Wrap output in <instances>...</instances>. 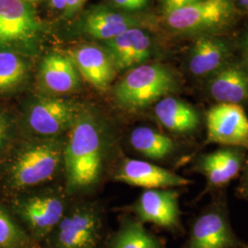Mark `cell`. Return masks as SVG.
I'll return each mask as SVG.
<instances>
[{
  "label": "cell",
  "instance_id": "obj_31",
  "mask_svg": "<svg viewBox=\"0 0 248 248\" xmlns=\"http://www.w3.org/2000/svg\"><path fill=\"white\" fill-rule=\"evenodd\" d=\"M234 2L240 12L248 15V0H234Z\"/></svg>",
  "mask_w": 248,
  "mask_h": 248
},
{
  "label": "cell",
  "instance_id": "obj_28",
  "mask_svg": "<svg viewBox=\"0 0 248 248\" xmlns=\"http://www.w3.org/2000/svg\"><path fill=\"white\" fill-rule=\"evenodd\" d=\"M202 0H161L162 4V11L163 13H166L172 9L181 8L184 6H187L190 4H194L197 2H200Z\"/></svg>",
  "mask_w": 248,
  "mask_h": 248
},
{
  "label": "cell",
  "instance_id": "obj_30",
  "mask_svg": "<svg viewBox=\"0 0 248 248\" xmlns=\"http://www.w3.org/2000/svg\"><path fill=\"white\" fill-rule=\"evenodd\" d=\"M8 128H9V124H8L6 118L3 114L0 113V147L7 136Z\"/></svg>",
  "mask_w": 248,
  "mask_h": 248
},
{
  "label": "cell",
  "instance_id": "obj_8",
  "mask_svg": "<svg viewBox=\"0 0 248 248\" xmlns=\"http://www.w3.org/2000/svg\"><path fill=\"white\" fill-rule=\"evenodd\" d=\"M168 133L160 132L149 126L134 128L130 134V145L144 159L165 162L175 159L177 167L189 164L201 152V143L187 141Z\"/></svg>",
  "mask_w": 248,
  "mask_h": 248
},
{
  "label": "cell",
  "instance_id": "obj_21",
  "mask_svg": "<svg viewBox=\"0 0 248 248\" xmlns=\"http://www.w3.org/2000/svg\"><path fill=\"white\" fill-rule=\"evenodd\" d=\"M85 79L98 90L108 88L115 77V65L106 51L95 45L77 48L71 56Z\"/></svg>",
  "mask_w": 248,
  "mask_h": 248
},
{
  "label": "cell",
  "instance_id": "obj_32",
  "mask_svg": "<svg viewBox=\"0 0 248 248\" xmlns=\"http://www.w3.org/2000/svg\"><path fill=\"white\" fill-rule=\"evenodd\" d=\"M52 6L55 9L60 10V11H64L65 7H66V1L65 0H51Z\"/></svg>",
  "mask_w": 248,
  "mask_h": 248
},
{
  "label": "cell",
  "instance_id": "obj_29",
  "mask_svg": "<svg viewBox=\"0 0 248 248\" xmlns=\"http://www.w3.org/2000/svg\"><path fill=\"white\" fill-rule=\"evenodd\" d=\"M65 1H66V7H65L64 13L67 16H72L82 7L85 0H65Z\"/></svg>",
  "mask_w": 248,
  "mask_h": 248
},
{
  "label": "cell",
  "instance_id": "obj_9",
  "mask_svg": "<svg viewBox=\"0 0 248 248\" xmlns=\"http://www.w3.org/2000/svg\"><path fill=\"white\" fill-rule=\"evenodd\" d=\"M204 129L202 150L210 144L248 150V117L243 106L214 104L204 113Z\"/></svg>",
  "mask_w": 248,
  "mask_h": 248
},
{
  "label": "cell",
  "instance_id": "obj_6",
  "mask_svg": "<svg viewBox=\"0 0 248 248\" xmlns=\"http://www.w3.org/2000/svg\"><path fill=\"white\" fill-rule=\"evenodd\" d=\"M248 150L242 147L220 146L212 152H199L190 161L188 172L202 175L206 180L203 190L195 199L199 202L207 194L226 189L239 177Z\"/></svg>",
  "mask_w": 248,
  "mask_h": 248
},
{
  "label": "cell",
  "instance_id": "obj_33",
  "mask_svg": "<svg viewBox=\"0 0 248 248\" xmlns=\"http://www.w3.org/2000/svg\"><path fill=\"white\" fill-rule=\"evenodd\" d=\"M147 1H148V0H147Z\"/></svg>",
  "mask_w": 248,
  "mask_h": 248
},
{
  "label": "cell",
  "instance_id": "obj_26",
  "mask_svg": "<svg viewBox=\"0 0 248 248\" xmlns=\"http://www.w3.org/2000/svg\"><path fill=\"white\" fill-rule=\"evenodd\" d=\"M116 7L124 9L127 12L138 11L145 8L148 1L147 0H111Z\"/></svg>",
  "mask_w": 248,
  "mask_h": 248
},
{
  "label": "cell",
  "instance_id": "obj_14",
  "mask_svg": "<svg viewBox=\"0 0 248 248\" xmlns=\"http://www.w3.org/2000/svg\"><path fill=\"white\" fill-rule=\"evenodd\" d=\"M40 32L35 12L24 0H0V47L31 45Z\"/></svg>",
  "mask_w": 248,
  "mask_h": 248
},
{
  "label": "cell",
  "instance_id": "obj_17",
  "mask_svg": "<svg viewBox=\"0 0 248 248\" xmlns=\"http://www.w3.org/2000/svg\"><path fill=\"white\" fill-rule=\"evenodd\" d=\"M201 85L215 104H248V70L239 60L228 62Z\"/></svg>",
  "mask_w": 248,
  "mask_h": 248
},
{
  "label": "cell",
  "instance_id": "obj_25",
  "mask_svg": "<svg viewBox=\"0 0 248 248\" xmlns=\"http://www.w3.org/2000/svg\"><path fill=\"white\" fill-rule=\"evenodd\" d=\"M235 193L239 199L248 202V154L244 168L240 174L239 181L235 189Z\"/></svg>",
  "mask_w": 248,
  "mask_h": 248
},
{
  "label": "cell",
  "instance_id": "obj_19",
  "mask_svg": "<svg viewBox=\"0 0 248 248\" xmlns=\"http://www.w3.org/2000/svg\"><path fill=\"white\" fill-rule=\"evenodd\" d=\"M117 70L132 69L146 63L154 53V40L147 30L133 28L104 42Z\"/></svg>",
  "mask_w": 248,
  "mask_h": 248
},
{
  "label": "cell",
  "instance_id": "obj_24",
  "mask_svg": "<svg viewBox=\"0 0 248 248\" xmlns=\"http://www.w3.org/2000/svg\"><path fill=\"white\" fill-rule=\"evenodd\" d=\"M26 244V235L7 213L0 210V248H17Z\"/></svg>",
  "mask_w": 248,
  "mask_h": 248
},
{
  "label": "cell",
  "instance_id": "obj_3",
  "mask_svg": "<svg viewBox=\"0 0 248 248\" xmlns=\"http://www.w3.org/2000/svg\"><path fill=\"white\" fill-rule=\"evenodd\" d=\"M241 12L234 0H202L163 13L170 31L191 37L222 34L237 21Z\"/></svg>",
  "mask_w": 248,
  "mask_h": 248
},
{
  "label": "cell",
  "instance_id": "obj_16",
  "mask_svg": "<svg viewBox=\"0 0 248 248\" xmlns=\"http://www.w3.org/2000/svg\"><path fill=\"white\" fill-rule=\"evenodd\" d=\"M114 177L120 182L144 189L177 188L194 183L193 180L155 163L132 158H125L122 162Z\"/></svg>",
  "mask_w": 248,
  "mask_h": 248
},
{
  "label": "cell",
  "instance_id": "obj_4",
  "mask_svg": "<svg viewBox=\"0 0 248 248\" xmlns=\"http://www.w3.org/2000/svg\"><path fill=\"white\" fill-rule=\"evenodd\" d=\"M212 197L190 222L182 248H248V242L240 238L232 226L226 189Z\"/></svg>",
  "mask_w": 248,
  "mask_h": 248
},
{
  "label": "cell",
  "instance_id": "obj_15",
  "mask_svg": "<svg viewBox=\"0 0 248 248\" xmlns=\"http://www.w3.org/2000/svg\"><path fill=\"white\" fill-rule=\"evenodd\" d=\"M82 24L86 33L105 42L133 28L152 29L156 25V20L153 16L145 14L98 7L89 10L83 18Z\"/></svg>",
  "mask_w": 248,
  "mask_h": 248
},
{
  "label": "cell",
  "instance_id": "obj_27",
  "mask_svg": "<svg viewBox=\"0 0 248 248\" xmlns=\"http://www.w3.org/2000/svg\"><path fill=\"white\" fill-rule=\"evenodd\" d=\"M236 49L239 50L241 55L240 62H242L248 70V28L245 30V31L240 37L239 41L236 44Z\"/></svg>",
  "mask_w": 248,
  "mask_h": 248
},
{
  "label": "cell",
  "instance_id": "obj_23",
  "mask_svg": "<svg viewBox=\"0 0 248 248\" xmlns=\"http://www.w3.org/2000/svg\"><path fill=\"white\" fill-rule=\"evenodd\" d=\"M25 61L12 52H0V93H5L19 86L26 78Z\"/></svg>",
  "mask_w": 248,
  "mask_h": 248
},
{
  "label": "cell",
  "instance_id": "obj_12",
  "mask_svg": "<svg viewBox=\"0 0 248 248\" xmlns=\"http://www.w3.org/2000/svg\"><path fill=\"white\" fill-rule=\"evenodd\" d=\"M177 188L144 189L130 210L142 223L150 222L167 230L183 232Z\"/></svg>",
  "mask_w": 248,
  "mask_h": 248
},
{
  "label": "cell",
  "instance_id": "obj_1",
  "mask_svg": "<svg viewBox=\"0 0 248 248\" xmlns=\"http://www.w3.org/2000/svg\"><path fill=\"white\" fill-rule=\"evenodd\" d=\"M103 133L98 118L89 109L81 108L63 150L69 192L84 190L98 183L105 155Z\"/></svg>",
  "mask_w": 248,
  "mask_h": 248
},
{
  "label": "cell",
  "instance_id": "obj_2",
  "mask_svg": "<svg viewBox=\"0 0 248 248\" xmlns=\"http://www.w3.org/2000/svg\"><path fill=\"white\" fill-rule=\"evenodd\" d=\"M181 89L182 79L173 68L160 62H146L124 76L116 85L114 98L124 110L136 113Z\"/></svg>",
  "mask_w": 248,
  "mask_h": 248
},
{
  "label": "cell",
  "instance_id": "obj_20",
  "mask_svg": "<svg viewBox=\"0 0 248 248\" xmlns=\"http://www.w3.org/2000/svg\"><path fill=\"white\" fill-rule=\"evenodd\" d=\"M43 89L52 94H66L80 86V74L71 56L60 53L46 55L39 71Z\"/></svg>",
  "mask_w": 248,
  "mask_h": 248
},
{
  "label": "cell",
  "instance_id": "obj_18",
  "mask_svg": "<svg viewBox=\"0 0 248 248\" xmlns=\"http://www.w3.org/2000/svg\"><path fill=\"white\" fill-rule=\"evenodd\" d=\"M19 213L36 239H44L53 232L64 215V199L54 191L41 192L23 201Z\"/></svg>",
  "mask_w": 248,
  "mask_h": 248
},
{
  "label": "cell",
  "instance_id": "obj_7",
  "mask_svg": "<svg viewBox=\"0 0 248 248\" xmlns=\"http://www.w3.org/2000/svg\"><path fill=\"white\" fill-rule=\"evenodd\" d=\"M101 214L92 204H79L65 212L51 233L52 248H98Z\"/></svg>",
  "mask_w": 248,
  "mask_h": 248
},
{
  "label": "cell",
  "instance_id": "obj_11",
  "mask_svg": "<svg viewBox=\"0 0 248 248\" xmlns=\"http://www.w3.org/2000/svg\"><path fill=\"white\" fill-rule=\"evenodd\" d=\"M235 50L236 44L222 34L195 38L186 54V72L191 78L202 84L232 61Z\"/></svg>",
  "mask_w": 248,
  "mask_h": 248
},
{
  "label": "cell",
  "instance_id": "obj_22",
  "mask_svg": "<svg viewBox=\"0 0 248 248\" xmlns=\"http://www.w3.org/2000/svg\"><path fill=\"white\" fill-rule=\"evenodd\" d=\"M110 248H166V246L138 219L127 218L113 236Z\"/></svg>",
  "mask_w": 248,
  "mask_h": 248
},
{
  "label": "cell",
  "instance_id": "obj_13",
  "mask_svg": "<svg viewBox=\"0 0 248 248\" xmlns=\"http://www.w3.org/2000/svg\"><path fill=\"white\" fill-rule=\"evenodd\" d=\"M156 122L178 138L197 142L204 129V113L193 104L175 95L161 98L153 108Z\"/></svg>",
  "mask_w": 248,
  "mask_h": 248
},
{
  "label": "cell",
  "instance_id": "obj_10",
  "mask_svg": "<svg viewBox=\"0 0 248 248\" xmlns=\"http://www.w3.org/2000/svg\"><path fill=\"white\" fill-rule=\"evenodd\" d=\"M81 107L73 100L59 97H41L29 108V127L41 138L59 137L69 132Z\"/></svg>",
  "mask_w": 248,
  "mask_h": 248
},
{
  "label": "cell",
  "instance_id": "obj_5",
  "mask_svg": "<svg viewBox=\"0 0 248 248\" xmlns=\"http://www.w3.org/2000/svg\"><path fill=\"white\" fill-rule=\"evenodd\" d=\"M64 143L60 137L41 138L17 155L10 178L17 188H28L51 180L63 163Z\"/></svg>",
  "mask_w": 248,
  "mask_h": 248
}]
</instances>
